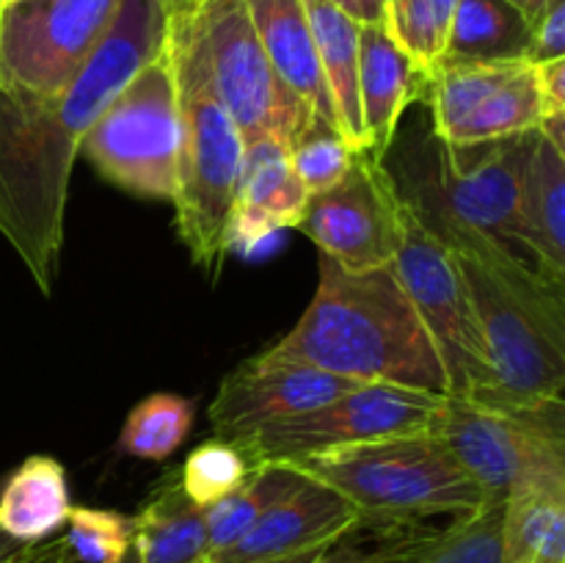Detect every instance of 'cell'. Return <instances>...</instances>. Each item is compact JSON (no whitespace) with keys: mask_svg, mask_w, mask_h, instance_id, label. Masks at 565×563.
Returning a JSON list of instances; mask_svg holds the SVG:
<instances>
[{"mask_svg":"<svg viewBox=\"0 0 565 563\" xmlns=\"http://www.w3.org/2000/svg\"><path fill=\"white\" fill-rule=\"evenodd\" d=\"M163 0H119L108 31L55 94L0 88V235L50 296L64 248L70 180L81 141L105 105L166 44Z\"/></svg>","mask_w":565,"mask_h":563,"instance_id":"cell-1","label":"cell"},{"mask_svg":"<svg viewBox=\"0 0 565 563\" xmlns=\"http://www.w3.org/2000/svg\"><path fill=\"white\" fill-rule=\"evenodd\" d=\"M259 357L309 364L359 384L450 392L439 351L392 263L351 270L320 259V282L307 312Z\"/></svg>","mask_w":565,"mask_h":563,"instance_id":"cell-2","label":"cell"},{"mask_svg":"<svg viewBox=\"0 0 565 563\" xmlns=\"http://www.w3.org/2000/svg\"><path fill=\"white\" fill-rule=\"evenodd\" d=\"M423 215L456 254L489 353L491 386L475 401L511 408L563 403V285L480 232L428 210Z\"/></svg>","mask_w":565,"mask_h":563,"instance_id":"cell-3","label":"cell"},{"mask_svg":"<svg viewBox=\"0 0 565 563\" xmlns=\"http://www.w3.org/2000/svg\"><path fill=\"white\" fill-rule=\"evenodd\" d=\"M166 55L171 61L180 108L174 224L188 254L204 270H218L226 254L232 204L243 166V138L204 70L185 20L169 11Z\"/></svg>","mask_w":565,"mask_h":563,"instance_id":"cell-4","label":"cell"},{"mask_svg":"<svg viewBox=\"0 0 565 563\" xmlns=\"http://www.w3.org/2000/svg\"><path fill=\"white\" fill-rule=\"evenodd\" d=\"M309 478L340 491L367 522H414L478 511L491 502L430 431L337 447L292 461Z\"/></svg>","mask_w":565,"mask_h":563,"instance_id":"cell-5","label":"cell"},{"mask_svg":"<svg viewBox=\"0 0 565 563\" xmlns=\"http://www.w3.org/2000/svg\"><path fill=\"white\" fill-rule=\"evenodd\" d=\"M489 500L539 480H565V403L494 406L445 395L428 425Z\"/></svg>","mask_w":565,"mask_h":563,"instance_id":"cell-6","label":"cell"},{"mask_svg":"<svg viewBox=\"0 0 565 563\" xmlns=\"http://www.w3.org/2000/svg\"><path fill=\"white\" fill-rule=\"evenodd\" d=\"M81 152L105 180L132 196L174 199L180 108L166 47L105 105L83 136Z\"/></svg>","mask_w":565,"mask_h":563,"instance_id":"cell-7","label":"cell"},{"mask_svg":"<svg viewBox=\"0 0 565 563\" xmlns=\"http://www.w3.org/2000/svg\"><path fill=\"white\" fill-rule=\"evenodd\" d=\"M169 11L185 20L210 83L241 130L243 147L263 138L290 144L307 121H315L270 66L246 0H191Z\"/></svg>","mask_w":565,"mask_h":563,"instance_id":"cell-8","label":"cell"},{"mask_svg":"<svg viewBox=\"0 0 565 563\" xmlns=\"http://www.w3.org/2000/svg\"><path fill=\"white\" fill-rule=\"evenodd\" d=\"M397 282L417 309L447 373V395L483 397L491 386L489 353L475 318L472 298L458 259L423 210L403 193L397 246L392 257Z\"/></svg>","mask_w":565,"mask_h":563,"instance_id":"cell-9","label":"cell"},{"mask_svg":"<svg viewBox=\"0 0 565 563\" xmlns=\"http://www.w3.org/2000/svg\"><path fill=\"white\" fill-rule=\"evenodd\" d=\"M445 395L395 384H359L318 408L279 419L237 445L254 467L292 464L337 447L364 445L386 436L428 431Z\"/></svg>","mask_w":565,"mask_h":563,"instance_id":"cell-10","label":"cell"},{"mask_svg":"<svg viewBox=\"0 0 565 563\" xmlns=\"http://www.w3.org/2000/svg\"><path fill=\"white\" fill-rule=\"evenodd\" d=\"M119 0H6L0 3V88L55 94L99 44Z\"/></svg>","mask_w":565,"mask_h":563,"instance_id":"cell-11","label":"cell"},{"mask_svg":"<svg viewBox=\"0 0 565 563\" xmlns=\"http://www.w3.org/2000/svg\"><path fill=\"white\" fill-rule=\"evenodd\" d=\"M401 202L403 191L384 160L359 152L337 185L309 196L296 230L342 268H381L395 257Z\"/></svg>","mask_w":565,"mask_h":563,"instance_id":"cell-12","label":"cell"},{"mask_svg":"<svg viewBox=\"0 0 565 563\" xmlns=\"http://www.w3.org/2000/svg\"><path fill=\"white\" fill-rule=\"evenodd\" d=\"M530 138H533V130L478 144L483 149L478 160H463L456 147L441 144L439 204L436 208L419 204V208L480 232L500 246L511 248L519 257L530 259L519 241L516 224L519 180H522L524 160L530 152Z\"/></svg>","mask_w":565,"mask_h":563,"instance_id":"cell-13","label":"cell"},{"mask_svg":"<svg viewBox=\"0 0 565 563\" xmlns=\"http://www.w3.org/2000/svg\"><path fill=\"white\" fill-rule=\"evenodd\" d=\"M353 386L359 381L309 364L252 357L224 375L210 403V425L218 439L243 442L265 425L323 406Z\"/></svg>","mask_w":565,"mask_h":563,"instance_id":"cell-14","label":"cell"},{"mask_svg":"<svg viewBox=\"0 0 565 563\" xmlns=\"http://www.w3.org/2000/svg\"><path fill=\"white\" fill-rule=\"evenodd\" d=\"M362 524V517L340 491L309 478L298 491L276 502L252 530L224 552L210 555V563L276 561L301 552L331 546Z\"/></svg>","mask_w":565,"mask_h":563,"instance_id":"cell-15","label":"cell"},{"mask_svg":"<svg viewBox=\"0 0 565 563\" xmlns=\"http://www.w3.org/2000/svg\"><path fill=\"white\" fill-rule=\"evenodd\" d=\"M309 202L290 163V144L285 138H263L243 152L232 204L226 252L252 246L279 230H292Z\"/></svg>","mask_w":565,"mask_h":563,"instance_id":"cell-16","label":"cell"},{"mask_svg":"<svg viewBox=\"0 0 565 563\" xmlns=\"http://www.w3.org/2000/svg\"><path fill=\"white\" fill-rule=\"evenodd\" d=\"M519 241L535 268L555 285L565 282V152L533 130L519 180Z\"/></svg>","mask_w":565,"mask_h":563,"instance_id":"cell-17","label":"cell"},{"mask_svg":"<svg viewBox=\"0 0 565 563\" xmlns=\"http://www.w3.org/2000/svg\"><path fill=\"white\" fill-rule=\"evenodd\" d=\"M246 3L265 55L287 92L309 110L315 121L340 130L303 0H246Z\"/></svg>","mask_w":565,"mask_h":563,"instance_id":"cell-18","label":"cell"},{"mask_svg":"<svg viewBox=\"0 0 565 563\" xmlns=\"http://www.w3.org/2000/svg\"><path fill=\"white\" fill-rule=\"evenodd\" d=\"M423 72L392 42L384 22L359 25V103L367 132V152L384 160L395 141L401 116L419 97Z\"/></svg>","mask_w":565,"mask_h":563,"instance_id":"cell-19","label":"cell"},{"mask_svg":"<svg viewBox=\"0 0 565 563\" xmlns=\"http://www.w3.org/2000/svg\"><path fill=\"white\" fill-rule=\"evenodd\" d=\"M320 70L334 103L337 125L356 152H367V132L359 103V25L331 0H303Z\"/></svg>","mask_w":565,"mask_h":563,"instance_id":"cell-20","label":"cell"},{"mask_svg":"<svg viewBox=\"0 0 565 563\" xmlns=\"http://www.w3.org/2000/svg\"><path fill=\"white\" fill-rule=\"evenodd\" d=\"M70 511L66 469L53 456H28L0 489V530L20 544L50 539Z\"/></svg>","mask_w":565,"mask_h":563,"instance_id":"cell-21","label":"cell"},{"mask_svg":"<svg viewBox=\"0 0 565 563\" xmlns=\"http://www.w3.org/2000/svg\"><path fill=\"white\" fill-rule=\"evenodd\" d=\"M502 563H565V480H539L508 491Z\"/></svg>","mask_w":565,"mask_h":563,"instance_id":"cell-22","label":"cell"},{"mask_svg":"<svg viewBox=\"0 0 565 563\" xmlns=\"http://www.w3.org/2000/svg\"><path fill=\"white\" fill-rule=\"evenodd\" d=\"M132 546L141 563H202L207 561V522L204 508H199L182 491L180 472L166 478V484L149 497L138 511Z\"/></svg>","mask_w":565,"mask_h":563,"instance_id":"cell-23","label":"cell"},{"mask_svg":"<svg viewBox=\"0 0 565 563\" xmlns=\"http://www.w3.org/2000/svg\"><path fill=\"white\" fill-rule=\"evenodd\" d=\"M530 22L505 0H458L447 53L469 61H527Z\"/></svg>","mask_w":565,"mask_h":563,"instance_id":"cell-24","label":"cell"},{"mask_svg":"<svg viewBox=\"0 0 565 563\" xmlns=\"http://www.w3.org/2000/svg\"><path fill=\"white\" fill-rule=\"evenodd\" d=\"M303 480L307 475L292 464H259L232 495L204 508L210 555L224 552L226 546L243 539L276 502L301 489Z\"/></svg>","mask_w":565,"mask_h":563,"instance_id":"cell-25","label":"cell"},{"mask_svg":"<svg viewBox=\"0 0 565 563\" xmlns=\"http://www.w3.org/2000/svg\"><path fill=\"white\" fill-rule=\"evenodd\" d=\"M541 119H544V103H541L539 83H535V70L533 64H524L505 86L497 88L441 144H450V147H478V144L500 141V138L539 130Z\"/></svg>","mask_w":565,"mask_h":563,"instance_id":"cell-26","label":"cell"},{"mask_svg":"<svg viewBox=\"0 0 565 563\" xmlns=\"http://www.w3.org/2000/svg\"><path fill=\"white\" fill-rule=\"evenodd\" d=\"M193 425V403L174 392H154L143 397L121 428V447L132 458L166 461L188 439Z\"/></svg>","mask_w":565,"mask_h":563,"instance_id":"cell-27","label":"cell"},{"mask_svg":"<svg viewBox=\"0 0 565 563\" xmlns=\"http://www.w3.org/2000/svg\"><path fill=\"white\" fill-rule=\"evenodd\" d=\"M458 0H384V28L419 72L445 59Z\"/></svg>","mask_w":565,"mask_h":563,"instance_id":"cell-28","label":"cell"},{"mask_svg":"<svg viewBox=\"0 0 565 563\" xmlns=\"http://www.w3.org/2000/svg\"><path fill=\"white\" fill-rule=\"evenodd\" d=\"M408 563H502V502L456 517V524L414 544Z\"/></svg>","mask_w":565,"mask_h":563,"instance_id":"cell-29","label":"cell"},{"mask_svg":"<svg viewBox=\"0 0 565 563\" xmlns=\"http://www.w3.org/2000/svg\"><path fill=\"white\" fill-rule=\"evenodd\" d=\"M254 469L257 467L237 442H226L215 436V439L199 445L177 472H180L182 491L199 508H207L213 502L224 500L226 495H232Z\"/></svg>","mask_w":565,"mask_h":563,"instance_id":"cell-30","label":"cell"},{"mask_svg":"<svg viewBox=\"0 0 565 563\" xmlns=\"http://www.w3.org/2000/svg\"><path fill=\"white\" fill-rule=\"evenodd\" d=\"M356 149L345 141L337 127L323 121H307L290 138V163L309 196L329 191L351 171Z\"/></svg>","mask_w":565,"mask_h":563,"instance_id":"cell-31","label":"cell"},{"mask_svg":"<svg viewBox=\"0 0 565 563\" xmlns=\"http://www.w3.org/2000/svg\"><path fill=\"white\" fill-rule=\"evenodd\" d=\"M66 546L83 563H116L136 539V519L99 508H72L66 517Z\"/></svg>","mask_w":565,"mask_h":563,"instance_id":"cell-32","label":"cell"},{"mask_svg":"<svg viewBox=\"0 0 565 563\" xmlns=\"http://www.w3.org/2000/svg\"><path fill=\"white\" fill-rule=\"evenodd\" d=\"M555 59H565V0H550L530 31L527 64H546Z\"/></svg>","mask_w":565,"mask_h":563,"instance_id":"cell-33","label":"cell"},{"mask_svg":"<svg viewBox=\"0 0 565 563\" xmlns=\"http://www.w3.org/2000/svg\"><path fill=\"white\" fill-rule=\"evenodd\" d=\"M533 70L541 103H544V119L546 116L565 114V59L533 64Z\"/></svg>","mask_w":565,"mask_h":563,"instance_id":"cell-34","label":"cell"},{"mask_svg":"<svg viewBox=\"0 0 565 563\" xmlns=\"http://www.w3.org/2000/svg\"><path fill=\"white\" fill-rule=\"evenodd\" d=\"M70 546H66L64 535H55V539L36 541V544H25L14 552L11 557H6L3 563H72Z\"/></svg>","mask_w":565,"mask_h":563,"instance_id":"cell-35","label":"cell"},{"mask_svg":"<svg viewBox=\"0 0 565 563\" xmlns=\"http://www.w3.org/2000/svg\"><path fill=\"white\" fill-rule=\"evenodd\" d=\"M386 557L390 555H367V552L351 550V546H345V539H340L312 563H390Z\"/></svg>","mask_w":565,"mask_h":563,"instance_id":"cell-36","label":"cell"},{"mask_svg":"<svg viewBox=\"0 0 565 563\" xmlns=\"http://www.w3.org/2000/svg\"><path fill=\"white\" fill-rule=\"evenodd\" d=\"M337 9H342L345 14H351L356 22H384L375 17V11L370 9L367 0H331Z\"/></svg>","mask_w":565,"mask_h":563,"instance_id":"cell-37","label":"cell"},{"mask_svg":"<svg viewBox=\"0 0 565 563\" xmlns=\"http://www.w3.org/2000/svg\"><path fill=\"white\" fill-rule=\"evenodd\" d=\"M505 3L513 6V9H516L519 14L530 22V28H533V22L544 14V9L550 6V0H505Z\"/></svg>","mask_w":565,"mask_h":563,"instance_id":"cell-38","label":"cell"},{"mask_svg":"<svg viewBox=\"0 0 565 563\" xmlns=\"http://www.w3.org/2000/svg\"><path fill=\"white\" fill-rule=\"evenodd\" d=\"M334 546V544H331ZM329 550V546H320V550H309V552H301V555H290V557H276V561H246V563H312L315 557H320L323 552ZM210 563V561H207Z\"/></svg>","mask_w":565,"mask_h":563,"instance_id":"cell-39","label":"cell"},{"mask_svg":"<svg viewBox=\"0 0 565 563\" xmlns=\"http://www.w3.org/2000/svg\"><path fill=\"white\" fill-rule=\"evenodd\" d=\"M20 546H25V544H20V541H14V539H11V535H6L3 530H0V563H3L6 557L14 555V552L20 550Z\"/></svg>","mask_w":565,"mask_h":563,"instance_id":"cell-40","label":"cell"},{"mask_svg":"<svg viewBox=\"0 0 565 563\" xmlns=\"http://www.w3.org/2000/svg\"><path fill=\"white\" fill-rule=\"evenodd\" d=\"M116 563H141V561H138V552H136V546H130V550H127L125 555H121L119 561H116Z\"/></svg>","mask_w":565,"mask_h":563,"instance_id":"cell-41","label":"cell"},{"mask_svg":"<svg viewBox=\"0 0 565 563\" xmlns=\"http://www.w3.org/2000/svg\"><path fill=\"white\" fill-rule=\"evenodd\" d=\"M370 3V9L375 11V17H379V20H384V0H367Z\"/></svg>","mask_w":565,"mask_h":563,"instance_id":"cell-42","label":"cell"},{"mask_svg":"<svg viewBox=\"0 0 565 563\" xmlns=\"http://www.w3.org/2000/svg\"><path fill=\"white\" fill-rule=\"evenodd\" d=\"M166 3V9H177V6H185V3H191V0H163Z\"/></svg>","mask_w":565,"mask_h":563,"instance_id":"cell-43","label":"cell"},{"mask_svg":"<svg viewBox=\"0 0 565 563\" xmlns=\"http://www.w3.org/2000/svg\"><path fill=\"white\" fill-rule=\"evenodd\" d=\"M0 3H6V0H0Z\"/></svg>","mask_w":565,"mask_h":563,"instance_id":"cell-44","label":"cell"},{"mask_svg":"<svg viewBox=\"0 0 565 563\" xmlns=\"http://www.w3.org/2000/svg\"><path fill=\"white\" fill-rule=\"evenodd\" d=\"M202 563H207V561H202Z\"/></svg>","mask_w":565,"mask_h":563,"instance_id":"cell-45","label":"cell"}]
</instances>
